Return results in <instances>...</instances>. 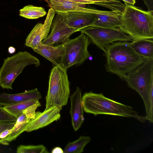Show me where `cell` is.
Listing matches in <instances>:
<instances>
[{
	"instance_id": "6da1fadb",
	"label": "cell",
	"mask_w": 153,
	"mask_h": 153,
	"mask_svg": "<svg viewBox=\"0 0 153 153\" xmlns=\"http://www.w3.org/2000/svg\"><path fill=\"white\" fill-rule=\"evenodd\" d=\"M104 53L106 72L116 74L122 80L148 59L137 53L128 41L114 42L107 46Z\"/></svg>"
},
{
	"instance_id": "7a4b0ae2",
	"label": "cell",
	"mask_w": 153,
	"mask_h": 153,
	"mask_svg": "<svg viewBox=\"0 0 153 153\" xmlns=\"http://www.w3.org/2000/svg\"><path fill=\"white\" fill-rule=\"evenodd\" d=\"M84 111L95 116L104 114L133 118L141 122L147 121L131 106L107 98L103 94L85 92L82 98Z\"/></svg>"
},
{
	"instance_id": "3957f363",
	"label": "cell",
	"mask_w": 153,
	"mask_h": 153,
	"mask_svg": "<svg viewBox=\"0 0 153 153\" xmlns=\"http://www.w3.org/2000/svg\"><path fill=\"white\" fill-rule=\"evenodd\" d=\"M128 86L135 91L143 101L146 112L145 116L151 123L153 122V58L148 59L124 79Z\"/></svg>"
},
{
	"instance_id": "277c9868",
	"label": "cell",
	"mask_w": 153,
	"mask_h": 153,
	"mask_svg": "<svg viewBox=\"0 0 153 153\" xmlns=\"http://www.w3.org/2000/svg\"><path fill=\"white\" fill-rule=\"evenodd\" d=\"M125 4L121 25L118 28L133 40L153 39V11H145L134 5Z\"/></svg>"
},
{
	"instance_id": "5b68a950",
	"label": "cell",
	"mask_w": 153,
	"mask_h": 153,
	"mask_svg": "<svg viewBox=\"0 0 153 153\" xmlns=\"http://www.w3.org/2000/svg\"><path fill=\"white\" fill-rule=\"evenodd\" d=\"M40 65L39 60L27 51H20L4 59L0 69V86L3 88L12 89V85L16 78L27 66Z\"/></svg>"
},
{
	"instance_id": "8992f818",
	"label": "cell",
	"mask_w": 153,
	"mask_h": 153,
	"mask_svg": "<svg viewBox=\"0 0 153 153\" xmlns=\"http://www.w3.org/2000/svg\"><path fill=\"white\" fill-rule=\"evenodd\" d=\"M70 94V82L67 70L54 66L49 76L45 109L53 105L62 107L66 105Z\"/></svg>"
},
{
	"instance_id": "52a82bcc",
	"label": "cell",
	"mask_w": 153,
	"mask_h": 153,
	"mask_svg": "<svg viewBox=\"0 0 153 153\" xmlns=\"http://www.w3.org/2000/svg\"><path fill=\"white\" fill-rule=\"evenodd\" d=\"M91 42L89 37L81 32L76 38L69 39L63 44V68L67 70L74 65H80L90 57L91 56L88 51V47Z\"/></svg>"
},
{
	"instance_id": "ba28073f",
	"label": "cell",
	"mask_w": 153,
	"mask_h": 153,
	"mask_svg": "<svg viewBox=\"0 0 153 153\" xmlns=\"http://www.w3.org/2000/svg\"><path fill=\"white\" fill-rule=\"evenodd\" d=\"M86 35L91 41L104 52L107 46L116 42H131L133 39L118 28H105L90 26L79 30Z\"/></svg>"
},
{
	"instance_id": "9c48e42d",
	"label": "cell",
	"mask_w": 153,
	"mask_h": 153,
	"mask_svg": "<svg viewBox=\"0 0 153 153\" xmlns=\"http://www.w3.org/2000/svg\"><path fill=\"white\" fill-rule=\"evenodd\" d=\"M51 31L47 38L41 43L49 45L64 43L74 33L81 29L69 27L65 22L61 15L57 14L51 23Z\"/></svg>"
},
{
	"instance_id": "30bf717a",
	"label": "cell",
	"mask_w": 153,
	"mask_h": 153,
	"mask_svg": "<svg viewBox=\"0 0 153 153\" xmlns=\"http://www.w3.org/2000/svg\"><path fill=\"white\" fill-rule=\"evenodd\" d=\"M55 14L54 10L50 8L44 23H37L27 36L25 43L26 46L33 49L47 38Z\"/></svg>"
},
{
	"instance_id": "8fae6325",
	"label": "cell",
	"mask_w": 153,
	"mask_h": 153,
	"mask_svg": "<svg viewBox=\"0 0 153 153\" xmlns=\"http://www.w3.org/2000/svg\"><path fill=\"white\" fill-rule=\"evenodd\" d=\"M62 108V107L53 105L45 109L43 112H36L34 117L27 123L25 131L29 132L37 130L59 120Z\"/></svg>"
},
{
	"instance_id": "7c38bea8",
	"label": "cell",
	"mask_w": 153,
	"mask_h": 153,
	"mask_svg": "<svg viewBox=\"0 0 153 153\" xmlns=\"http://www.w3.org/2000/svg\"><path fill=\"white\" fill-rule=\"evenodd\" d=\"M61 15L70 27L81 30L90 26L97 19L95 14L86 12L72 11L57 13Z\"/></svg>"
},
{
	"instance_id": "4fadbf2b",
	"label": "cell",
	"mask_w": 153,
	"mask_h": 153,
	"mask_svg": "<svg viewBox=\"0 0 153 153\" xmlns=\"http://www.w3.org/2000/svg\"><path fill=\"white\" fill-rule=\"evenodd\" d=\"M49 6L55 13H57L72 11L86 12L97 14H104L105 11L87 8L82 7L81 3L68 0H47Z\"/></svg>"
},
{
	"instance_id": "5bb4252c",
	"label": "cell",
	"mask_w": 153,
	"mask_h": 153,
	"mask_svg": "<svg viewBox=\"0 0 153 153\" xmlns=\"http://www.w3.org/2000/svg\"><path fill=\"white\" fill-rule=\"evenodd\" d=\"M82 91L78 87L70 96V114L73 129L76 131L81 127L84 120L83 108L82 102Z\"/></svg>"
},
{
	"instance_id": "9a60e30c",
	"label": "cell",
	"mask_w": 153,
	"mask_h": 153,
	"mask_svg": "<svg viewBox=\"0 0 153 153\" xmlns=\"http://www.w3.org/2000/svg\"><path fill=\"white\" fill-rule=\"evenodd\" d=\"M33 50L51 62L55 66L63 68L62 61L64 54L63 44L54 46L41 43Z\"/></svg>"
},
{
	"instance_id": "2e32d148",
	"label": "cell",
	"mask_w": 153,
	"mask_h": 153,
	"mask_svg": "<svg viewBox=\"0 0 153 153\" xmlns=\"http://www.w3.org/2000/svg\"><path fill=\"white\" fill-rule=\"evenodd\" d=\"M42 96L37 88L16 94H0V105L7 106L32 100H39Z\"/></svg>"
},
{
	"instance_id": "e0dca14e",
	"label": "cell",
	"mask_w": 153,
	"mask_h": 153,
	"mask_svg": "<svg viewBox=\"0 0 153 153\" xmlns=\"http://www.w3.org/2000/svg\"><path fill=\"white\" fill-rule=\"evenodd\" d=\"M122 13L115 10L111 11L107 14H96L97 20L91 26L105 28H118L121 25Z\"/></svg>"
},
{
	"instance_id": "ac0fdd59",
	"label": "cell",
	"mask_w": 153,
	"mask_h": 153,
	"mask_svg": "<svg viewBox=\"0 0 153 153\" xmlns=\"http://www.w3.org/2000/svg\"><path fill=\"white\" fill-rule=\"evenodd\" d=\"M134 50L147 59L153 58V40L152 39L133 40L131 42Z\"/></svg>"
},
{
	"instance_id": "d6986e66",
	"label": "cell",
	"mask_w": 153,
	"mask_h": 153,
	"mask_svg": "<svg viewBox=\"0 0 153 153\" xmlns=\"http://www.w3.org/2000/svg\"><path fill=\"white\" fill-rule=\"evenodd\" d=\"M29 121L25 114L22 113L17 118L16 123L9 135L4 139L3 144L7 145L9 142L15 140L20 134L25 131Z\"/></svg>"
},
{
	"instance_id": "ffe728a7",
	"label": "cell",
	"mask_w": 153,
	"mask_h": 153,
	"mask_svg": "<svg viewBox=\"0 0 153 153\" xmlns=\"http://www.w3.org/2000/svg\"><path fill=\"white\" fill-rule=\"evenodd\" d=\"M89 136H81L75 141L68 143L65 147L64 153H81L87 144L91 140Z\"/></svg>"
},
{
	"instance_id": "44dd1931",
	"label": "cell",
	"mask_w": 153,
	"mask_h": 153,
	"mask_svg": "<svg viewBox=\"0 0 153 153\" xmlns=\"http://www.w3.org/2000/svg\"><path fill=\"white\" fill-rule=\"evenodd\" d=\"M46 14V12L43 8L29 5L20 9L19 15L27 19H35L43 17Z\"/></svg>"
},
{
	"instance_id": "7402d4cb",
	"label": "cell",
	"mask_w": 153,
	"mask_h": 153,
	"mask_svg": "<svg viewBox=\"0 0 153 153\" xmlns=\"http://www.w3.org/2000/svg\"><path fill=\"white\" fill-rule=\"evenodd\" d=\"M39 102L38 100H32L3 107L9 113L17 118L23 111Z\"/></svg>"
},
{
	"instance_id": "603a6c76",
	"label": "cell",
	"mask_w": 153,
	"mask_h": 153,
	"mask_svg": "<svg viewBox=\"0 0 153 153\" xmlns=\"http://www.w3.org/2000/svg\"><path fill=\"white\" fill-rule=\"evenodd\" d=\"M17 153H48L46 147L42 145H24L19 146L17 149Z\"/></svg>"
},
{
	"instance_id": "cb8c5ba5",
	"label": "cell",
	"mask_w": 153,
	"mask_h": 153,
	"mask_svg": "<svg viewBox=\"0 0 153 153\" xmlns=\"http://www.w3.org/2000/svg\"><path fill=\"white\" fill-rule=\"evenodd\" d=\"M17 119L0 106V122H16Z\"/></svg>"
},
{
	"instance_id": "d4e9b609",
	"label": "cell",
	"mask_w": 153,
	"mask_h": 153,
	"mask_svg": "<svg viewBox=\"0 0 153 153\" xmlns=\"http://www.w3.org/2000/svg\"><path fill=\"white\" fill-rule=\"evenodd\" d=\"M16 122H0V134L7 129H12L14 126Z\"/></svg>"
},
{
	"instance_id": "484cf974",
	"label": "cell",
	"mask_w": 153,
	"mask_h": 153,
	"mask_svg": "<svg viewBox=\"0 0 153 153\" xmlns=\"http://www.w3.org/2000/svg\"><path fill=\"white\" fill-rule=\"evenodd\" d=\"M148 11H153V0H143Z\"/></svg>"
},
{
	"instance_id": "4316f807",
	"label": "cell",
	"mask_w": 153,
	"mask_h": 153,
	"mask_svg": "<svg viewBox=\"0 0 153 153\" xmlns=\"http://www.w3.org/2000/svg\"><path fill=\"white\" fill-rule=\"evenodd\" d=\"M12 129L6 130L1 133L0 134V139H5L10 133Z\"/></svg>"
},
{
	"instance_id": "83f0119b",
	"label": "cell",
	"mask_w": 153,
	"mask_h": 153,
	"mask_svg": "<svg viewBox=\"0 0 153 153\" xmlns=\"http://www.w3.org/2000/svg\"><path fill=\"white\" fill-rule=\"evenodd\" d=\"M86 2L87 4H92L96 5L98 3L107 0H80Z\"/></svg>"
},
{
	"instance_id": "f1b7e54d",
	"label": "cell",
	"mask_w": 153,
	"mask_h": 153,
	"mask_svg": "<svg viewBox=\"0 0 153 153\" xmlns=\"http://www.w3.org/2000/svg\"><path fill=\"white\" fill-rule=\"evenodd\" d=\"M52 153H63V150L60 147H57L53 148L51 150Z\"/></svg>"
},
{
	"instance_id": "f546056e",
	"label": "cell",
	"mask_w": 153,
	"mask_h": 153,
	"mask_svg": "<svg viewBox=\"0 0 153 153\" xmlns=\"http://www.w3.org/2000/svg\"><path fill=\"white\" fill-rule=\"evenodd\" d=\"M124 2L125 4H129L134 5L135 3V0H122Z\"/></svg>"
},
{
	"instance_id": "4dcf8cb0",
	"label": "cell",
	"mask_w": 153,
	"mask_h": 153,
	"mask_svg": "<svg viewBox=\"0 0 153 153\" xmlns=\"http://www.w3.org/2000/svg\"><path fill=\"white\" fill-rule=\"evenodd\" d=\"M16 51L15 48L13 46H10L8 48V52L10 54L14 53Z\"/></svg>"
},
{
	"instance_id": "1f68e13d",
	"label": "cell",
	"mask_w": 153,
	"mask_h": 153,
	"mask_svg": "<svg viewBox=\"0 0 153 153\" xmlns=\"http://www.w3.org/2000/svg\"><path fill=\"white\" fill-rule=\"evenodd\" d=\"M4 139H0V144H3Z\"/></svg>"
}]
</instances>
